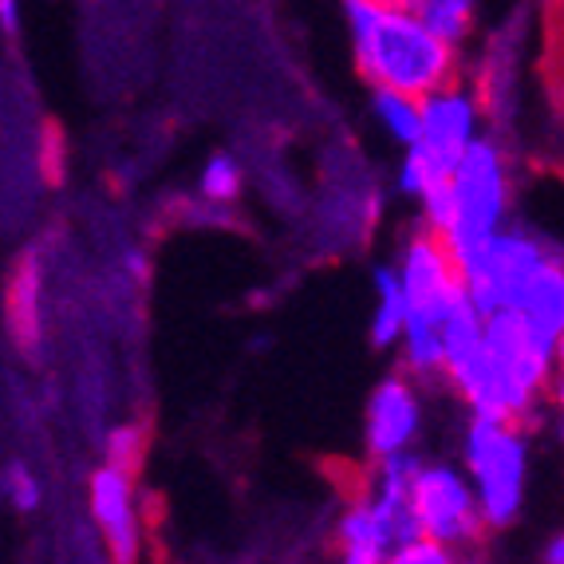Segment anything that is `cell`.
<instances>
[{
	"mask_svg": "<svg viewBox=\"0 0 564 564\" xmlns=\"http://www.w3.org/2000/svg\"><path fill=\"white\" fill-rule=\"evenodd\" d=\"M198 189H202V198L214 202V206H229V202H237V194H241V166H237L229 154H214V159L202 166Z\"/></svg>",
	"mask_w": 564,
	"mask_h": 564,
	"instance_id": "obj_17",
	"label": "cell"
},
{
	"mask_svg": "<svg viewBox=\"0 0 564 564\" xmlns=\"http://www.w3.org/2000/svg\"><path fill=\"white\" fill-rule=\"evenodd\" d=\"M419 426H423V403H419L414 383L406 376H387L371 391L364 411L367 454L376 462L391 458V454H406L419 438Z\"/></svg>",
	"mask_w": 564,
	"mask_h": 564,
	"instance_id": "obj_10",
	"label": "cell"
},
{
	"mask_svg": "<svg viewBox=\"0 0 564 564\" xmlns=\"http://www.w3.org/2000/svg\"><path fill=\"white\" fill-rule=\"evenodd\" d=\"M553 257L561 253L549 249L545 237H536L533 229H498L481 245V253L458 269L462 292H466V301H470V308L478 312L481 321L494 316V312H513L529 292V284H533V276Z\"/></svg>",
	"mask_w": 564,
	"mask_h": 564,
	"instance_id": "obj_6",
	"label": "cell"
},
{
	"mask_svg": "<svg viewBox=\"0 0 564 564\" xmlns=\"http://www.w3.org/2000/svg\"><path fill=\"white\" fill-rule=\"evenodd\" d=\"M481 348H486L489 364L498 371L506 419L513 426H521L533 414V406L541 403L545 387L553 383L561 359L545 356V351L536 348L518 312H494V316H486L481 321Z\"/></svg>",
	"mask_w": 564,
	"mask_h": 564,
	"instance_id": "obj_7",
	"label": "cell"
},
{
	"mask_svg": "<svg viewBox=\"0 0 564 564\" xmlns=\"http://www.w3.org/2000/svg\"><path fill=\"white\" fill-rule=\"evenodd\" d=\"M411 518L419 525V536L443 549L474 545L481 533L470 481L451 462H419L411 478Z\"/></svg>",
	"mask_w": 564,
	"mask_h": 564,
	"instance_id": "obj_8",
	"label": "cell"
},
{
	"mask_svg": "<svg viewBox=\"0 0 564 564\" xmlns=\"http://www.w3.org/2000/svg\"><path fill=\"white\" fill-rule=\"evenodd\" d=\"M356 47V72L371 91H399L411 99L458 84V47L443 44L403 9L383 0H344Z\"/></svg>",
	"mask_w": 564,
	"mask_h": 564,
	"instance_id": "obj_1",
	"label": "cell"
},
{
	"mask_svg": "<svg viewBox=\"0 0 564 564\" xmlns=\"http://www.w3.org/2000/svg\"><path fill=\"white\" fill-rule=\"evenodd\" d=\"M399 289H403V359L406 371L419 379L443 376V332L446 312L462 296L458 264L451 261L446 245L431 229H414L399 257Z\"/></svg>",
	"mask_w": 564,
	"mask_h": 564,
	"instance_id": "obj_2",
	"label": "cell"
},
{
	"mask_svg": "<svg viewBox=\"0 0 564 564\" xmlns=\"http://www.w3.org/2000/svg\"><path fill=\"white\" fill-rule=\"evenodd\" d=\"M383 4L403 9L406 17H414L423 29H431L451 47H458L462 40L470 36L474 12H478V0H383Z\"/></svg>",
	"mask_w": 564,
	"mask_h": 564,
	"instance_id": "obj_14",
	"label": "cell"
},
{
	"mask_svg": "<svg viewBox=\"0 0 564 564\" xmlns=\"http://www.w3.org/2000/svg\"><path fill=\"white\" fill-rule=\"evenodd\" d=\"M40 174H44L47 186H59L67 174V134L59 122L47 119L44 131H40Z\"/></svg>",
	"mask_w": 564,
	"mask_h": 564,
	"instance_id": "obj_19",
	"label": "cell"
},
{
	"mask_svg": "<svg viewBox=\"0 0 564 564\" xmlns=\"http://www.w3.org/2000/svg\"><path fill=\"white\" fill-rule=\"evenodd\" d=\"M525 324V332L533 336V344L545 356L561 359V344H564V269L561 257L541 269L529 284V292L521 296V304L513 308Z\"/></svg>",
	"mask_w": 564,
	"mask_h": 564,
	"instance_id": "obj_12",
	"label": "cell"
},
{
	"mask_svg": "<svg viewBox=\"0 0 564 564\" xmlns=\"http://www.w3.org/2000/svg\"><path fill=\"white\" fill-rule=\"evenodd\" d=\"M336 549H339V564H387V553H391V541H387L383 525L376 521L367 498L348 501V509L339 513L336 525Z\"/></svg>",
	"mask_w": 564,
	"mask_h": 564,
	"instance_id": "obj_13",
	"label": "cell"
},
{
	"mask_svg": "<svg viewBox=\"0 0 564 564\" xmlns=\"http://www.w3.org/2000/svg\"><path fill=\"white\" fill-rule=\"evenodd\" d=\"M142 454H147V431H142V426H119V431H111V438H107V458L104 462L107 466H115V470L139 478Z\"/></svg>",
	"mask_w": 564,
	"mask_h": 564,
	"instance_id": "obj_18",
	"label": "cell"
},
{
	"mask_svg": "<svg viewBox=\"0 0 564 564\" xmlns=\"http://www.w3.org/2000/svg\"><path fill=\"white\" fill-rule=\"evenodd\" d=\"M91 518L104 533V545L111 564H139L142 561V525H139V489L131 474L99 466L91 474Z\"/></svg>",
	"mask_w": 564,
	"mask_h": 564,
	"instance_id": "obj_9",
	"label": "cell"
},
{
	"mask_svg": "<svg viewBox=\"0 0 564 564\" xmlns=\"http://www.w3.org/2000/svg\"><path fill=\"white\" fill-rule=\"evenodd\" d=\"M387 564H462L454 549H443L426 541V536H411L403 545H395L387 553Z\"/></svg>",
	"mask_w": 564,
	"mask_h": 564,
	"instance_id": "obj_20",
	"label": "cell"
},
{
	"mask_svg": "<svg viewBox=\"0 0 564 564\" xmlns=\"http://www.w3.org/2000/svg\"><path fill=\"white\" fill-rule=\"evenodd\" d=\"M541 564H564V536H549V545L541 549Z\"/></svg>",
	"mask_w": 564,
	"mask_h": 564,
	"instance_id": "obj_22",
	"label": "cell"
},
{
	"mask_svg": "<svg viewBox=\"0 0 564 564\" xmlns=\"http://www.w3.org/2000/svg\"><path fill=\"white\" fill-rule=\"evenodd\" d=\"M4 321L20 351H36L44 339V261L40 249H24L9 273L4 289Z\"/></svg>",
	"mask_w": 564,
	"mask_h": 564,
	"instance_id": "obj_11",
	"label": "cell"
},
{
	"mask_svg": "<svg viewBox=\"0 0 564 564\" xmlns=\"http://www.w3.org/2000/svg\"><path fill=\"white\" fill-rule=\"evenodd\" d=\"M462 454H466V481L478 501L481 529L513 525L529 481V443L521 426L474 414Z\"/></svg>",
	"mask_w": 564,
	"mask_h": 564,
	"instance_id": "obj_4",
	"label": "cell"
},
{
	"mask_svg": "<svg viewBox=\"0 0 564 564\" xmlns=\"http://www.w3.org/2000/svg\"><path fill=\"white\" fill-rule=\"evenodd\" d=\"M0 24H4V32H17V29H20V9H17V0H0Z\"/></svg>",
	"mask_w": 564,
	"mask_h": 564,
	"instance_id": "obj_23",
	"label": "cell"
},
{
	"mask_svg": "<svg viewBox=\"0 0 564 564\" xmlns=\"http://www.w3.org/2000/svg\"><path fill=\"white\" fill-rule=\"evenodd\" d=\"M451 198H454L451 226H446V234L438 241L446 245L451 261L462 269V264H470L481 253V245L489 237L498 234V229H506L509 166L498 139L478 134L466 147V154H462L451 174Z\"/></svg>",
	"mask_w": 564,
	"mask_h": 564,
	"instance_id": "obj_3",
	"label": "cell"
},
{
	"mask_svg": "<svg viewBox=\"0 0 564 564\" xmlns=\"http://www.w3.org/2000/svg\"><path fill=\"white\" fill-rule=\"evenodd\" d=\"M4 494H9V501L20 513H32V509H40V501H44V486H40V478L29 466H9V474H4Z\"/></svg>",
	"mask_w": 564,
	"mask_h": 564,
	"instance_id": "obj_21",
	"label": "cell"
},
{
	"mask_svg": "<svg viewBox=\"0 0 564 564\" xmlns=\"http://www.w3.org/2000/svg\"><path fill=\"white\" fill-rule=\"evenodd\" d=\"M403 336V289H399V276L391 264L376 269V316H371V339L379 348L387 344H399Z\"/></svg>",
	"mask_w": 564,
	"mask_h": 564,
	"instance_id": "obj_15",
	"label": "cell"
},
{
	"mask_svg": "<svg viewBox=\"0 0 564 564\" xmlns=\"http://www.w3.org/2000/svg\"><path fill=\"white\" fill-rule=\"evenodd\" d=\"M371 107H376V119L383 122V131L399 147H414V139H419V99L399 91H371Z\"/></svg>",
	"mask_w": 564,
	"mask_h": 564,
	"instance_id": "obj_16",
	"label": "cell"
},
{
	"mask_svg": "<svg viewBox=\"0 0 564 564\" xmlns=\"http://www.w3.org/2000/svg\"><path fill=\"white\" fill-rule=\"evenodd\" d=\"M481 127V99L462 84L419 99V139L406 147V159L399 166V189L419 198L434 182H451L454 166L466 154Z\"/></svg>",
	"mask_w": 564,
	"mask_h": 564,
	"instance_id": "obj_5",
	"label": "cell"
}]
</instances>
